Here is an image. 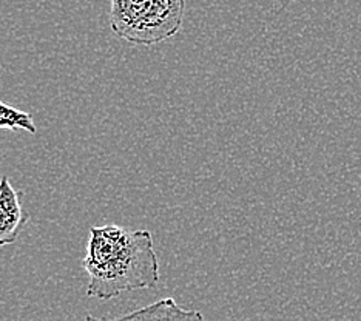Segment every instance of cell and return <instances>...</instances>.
I'll list each match as a JSON object with an SVG mask.
<instances>
[{
	"instance_id": "1",
	"label": "cell",
	"mask_w": 361,
	"mask_h": 321,
	"mask_svg": "<svg viewBox=\"0 0 361 321\" xmlns=\"http://www.w3.org/2000/svg\"><path fill=\"white\" fill-rule=\"evenodd\" d=\"M82 267L90 278L87 295L97 300L154 289L159 283V260L149 230L118 224L92 227Z\"/></svg>"
},
{
	"instance_id": "2",
	"label": "cell",
	"mask_w": 361,
	"mask_h": 321,
	"mask_svg": "<svg viewBox=\"0 0 361 321\" xmlns=\"http://www.w3.org/2000/svg\"><path fill=\"white\" fill-rule=\"evenodd\" d=\"M185 0H110V27L137 47H153L176 36L184 22Z\"/></svg>"
},
{
	"instance_id": "4",
	"label": "cell",
	"mask_w": 361,
	"mask_h": 321,
	"mask_svg": "<svg viewBox=\"0 0 361 321\" xmlns=\"http://www.w3.org/2000/svg\"><path fill=\"white\" fill-rule=\"evenodd\" d=\"M28 218V212L20 202V193L11 186L8 176H4L0 179V247L18 241Z\"/></svg>"
},
{
	"instance_id": "5",
	"label": "cell",
	"mask_w": 361,
	"mask_h": 321,
	"mask_svg": "<svg viewBox=\"0 0 361 321\" xmlns=\"http://www.w3.org/2000/svg\"><path fill=\"white\" fill-rule=\"evenodd\" d=\"M0 130H11L19 131L23 130L30 135L37 133L36 122L31 114L27 111L16 109V107L8 105L0 101Z\"/></svg>"
},
{
	"instance_id": "3",
	"label": "cell",
	"mask_w": 361,
	"mask_h": 321,
	"mask_svg": "<svg viewBox=\"0 0 361 321\" xmlns=\"http://www.w3.org/2000/svg\"><path fill=\"white\" fill-rule=\"evenodd\" d=\"M85 321H206L201 310L184 309L173 296L154 301L149 306L128 312L121 317H94L85 315Z\"/></svg>"
}]
</instances>
